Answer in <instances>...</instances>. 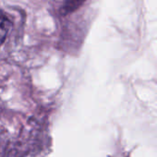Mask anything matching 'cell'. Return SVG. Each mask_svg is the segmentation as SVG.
<instances>
[{
	"label": "cell",
	"instance_id": "1",
	"mask_svg": "<svg viewBox=\"0 0 157 157\" xmlns=\"http://www.w3.org/2000/svg\"><path fill=\"white\" fill-rule=\"evenodd\" d=\"M12 23L10 20L6 16V14L0 10V45H1L5 40L7 39V36L11 29Z\"/></svg>",
	"mask_w": 157,
	"mask_h": 157
},
{
	"label": "cell",
	"instance_id": "2",
	"mask_svg": "<svg viewBox=\"0 0 157 157\" xmlns=\"http://www.w3.org/2000/svg\"><path fill=\"white\" fill-rule=\"evenodd\" d=\"M85 1L86 0H66L61 11L63 14L71 13L80 8Z\"/></svg>",
	"mask_w": 157,
	"mask_h": 157
}]
</instances>
